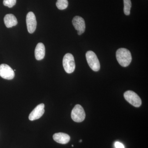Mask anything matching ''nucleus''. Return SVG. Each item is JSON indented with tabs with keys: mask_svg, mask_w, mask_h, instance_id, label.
I'll list each match as a JSON object with an SVG mask.
<instances>
[{
	"mask_svg": "<svg viewBox=\"0 0 148 148\" xmlns=\"http://www.w3.org/2000/svg\"><path fill=\"white\" fill-rule=\"evenodd\" d=\"M117 60L123 67L129 66L132 61V56L130 51L125 48H120L116 52Z\"/></svg>",
	"mask_w": 148,
	"mask_h": 148,
	"instance_id": "1",
	"label": "nucleus"
},
{
	"mask_svg": "<svg viewBox=\"0 0 148 148\" xmlns=\"http://www.w3.org/2000/svg\"><path fill=\"white\" fill-rule=\"evenodd\" d=\"M86 56L90 69L94 71H99L100 69V62L95 53L91 51H89L86 52Z\"/></svg>",
	"mask_w": 148,
	"mask_h": 148,
	"instance_id": "2",
	"label": "nucleus"
},
{
	"mask_svg": "<svg viewBox=\"0 0 148 148\" xmlns=\"http://www.w3.org/2000/svg\"><path fill=\"white\" fill-rule=\"evenodd\" d=\"M63 64L66 73L69 74L73 73L75 69L73 56L70 53H66L63 58Z\"/></svg>",
	"mask_w": 148,
	"mask_h": 148,
	"instance_id": "3",
	"label": "nucleus"
},
{
	"mask_svg": "<svg viewBox=\"0 0 148 148\" xmlns=\"http://www.w3.org/2000/svg\"><path fill=\"white\" fill-rule=\"evenodd\" d=\"M125 99L130 104L136 107H140L142 105V100L137 93L131 90H128L125 92Z\"/></svg>",
	"mask_w": 148,
	"mask_h": 148,
	"instance_id": "4",
	"label": "nucleus"
},
{
	"mask_svg": "<svg viewBox=\"0 0 148 148\" xmlns=\"http://www.w3.org/2000/svg\"><path fill=\"white\" fill-rule=\"evenodd\" d=\"M86 114L84 110L81 106L76 105L72 111V119L76 122H82L84 121Z\"/></svg>",
	"mask_w": 148,
	"mask_h": 148,
	"instance_id": "5",
	"label": "nucleus"
},
{
	"mask_svg": "<svg viewBox=\"0 0 148 148\" xmlns=\"http://www.w3.org/2000/svg\"><path fill=\"white\" fill-rule=\"evenodd\" d=\"M0 76L4 79L11 80L14 77V71L12 69L5 64L0 65Z\"/></svg>",
	"mask_w": 148,
	"mask_h": 148,
	"instance_id": "6",
	"label": "nucleus"
},
{
	"mask_svg": "<svg viewBox=\"0 0 148 148\" xmlns=\"http://www.w3.org/2000/svg\"><path fill=\"white\" fill-rule=\"evenodd\" d=\"M26 22L28 32L30 34H33L36 29L37 21L34 14L32 12L27 14Z\"/></svg>",
	"mask_w": 148,
	"mask_h": 148,
	"instance_id": "7",
	"label": "nucleus"
},
{
	"mask_svg": "<svg viewBox=\"0 0 148 148\" xmlns=\"http://www.w3.org/2000/svg\"><path fill=\"white\" fill-rule=\"evenodd\" d=\"M72 23L74 28L77 31L78 34L81 35L84 33L86 27L83 18L80 16H75L73 18Z\"/></svg>",
	"mask_w": 148,
	"mask_h": 148,
	"instance_id": "8",
	"label": "nucleus"
},
{
	"mask_svg": "<svg viewBox=\"0 0 148 148\" xmlns=\"http://www.w3.org/2000/svg\"><path fill=\"white\" fill-rule=\"evenodd\" d=\"M44 108L45 105L43 103L37 106L29 114V119L32 121L40 119L44 114Z\"/></svg>",
	"mask_w": 148,
	"mask_h": 148,
	"instance_id": "9",
	"label": "nucleus"
},
{
	"mask_svg": "<svg viewBox=\"0 0 148 148\" xmlns=\"http://www.w3.org/2000/svg\"><path fill=\"white\" fill-rule=\"evenodd\" d=\"M53 138L55 142L61 144H67L71 140L69 135L63 132L55 133L53 135Z\"/></svg>",
	"mask_w": 148,
	"mask_h": 148,
	"instance_id": "10",
	"label": "nucleus"
},
{
	"mask_svg": "<svg viewBox=\"0 0 148 148\" xmlns=\"http://www.w3.org/2000/svg\"><path fill=\"white\" fill-rule=\"evenodd\" d=\"M45 49L44 45L41 42L39 43L36 47L35 50V55L36 59L40 61L42 60L45 57Z\"/></svg>",
	"mask_w": 148,
	"mask_h": 148,
	"instance_id": "11",
	"label": "nucleus"
},
{
	"mask_svg": "<svg viewBox=\"0 0 148 148\" xmlns=\"http://www.w3.org/2000/svg\"><path fill=\"white\" fill-rule=\"evenodd\" d=\"M4 21L6 27L7 28H11L14 26H16L18 23L16 17L13 14H7L4 18Z\"/></svg>",
	"mask_w": 148,
	"mask_h": 148,
	"instance_id": "12",
	"label": "nucleus"
},
{
	"mask_svg": "<svg viewBox=\"0 0 148 148\" xmlns=\"http://www.w3.org/2000/svg\"><path fill=\"white\" fill-rule=\"evenodd\" d=\"M69 5L68 0H57L56 5L58 9L61 10L66 9Z\"/></svg>",
	"mask_w": 148,
	"mask_h": 148,
	"instance_id": "13",
	"label": "nucleus"
},
{
	"mask_svg": "<svg viewBox=\"0 0 148 148\" xmlns=\"http://www.w3.org/2000/svg\"><path fill=\"white\" fill-rule=\"evenodd\" d=\"M124 2V12L126 15H129L130 14V9L132 4L130 0H123Z\"/></svg>",
	"mask_w": 148,
	"mask_h": 148,
	"instance_id": "14",
	"label": "nucleus"
},
{
	"mask_svg": "<svg viewBox=\"0 0 148 148\" xmlns=\"http://www.w3.org/2000/svg\"><path fill=\"white\" fill-rule=\"evenodd\" d=\"M16 0H3V4L5 6L11 8L16 4Z\"/></svg>",
	"mask_w": 148,
	"mask_h": 148,
	"instance_id": "15",
	"label": "nucleus"
},
{
	"mask_svg": "<svg viewBox=\"0 0 148 148\" xmlns=\"http://www.w3.org/2000/svg\"><path fill=\"white\" fill-rule=\"evenodd\" d=\"M115 146L116 148H125L124 145L119 142H116L115 143Z\"/></svg>",
	"mask_w": 148,
	"mask_h": 148,
	"instance_id": "16",
	"label": "nucleus"
},
{
	"mask_svg": "<svg viewBox=\"0 0 148 148\" xmlns=\"http://www.w3.org/2000/svg\"><path fill=\"white\" fill-rule=\"evenodd\" d=\"M82 142V140H80V141H79L80 143H81Z\"/></svg>",
	"mask_w": 148,
	"mask_h": 148,
	"instance_id": "17",
	"label": "nucleus"
}]
</instances>
